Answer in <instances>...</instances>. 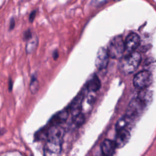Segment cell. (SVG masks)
I'll return each instance as SVG.
<instances>
[{
  "label": "cell",
  "instance_id": "obj_3",
  "mask_svg": "<svg viewBox=\"0 0 156 156\" xmlns=\"http://www.w3.org/2000/svg\"><path fill=\"white\" fill-rule=\"evenodd\" d=\"M147 105L139 98L136 97L130 101L126 110V115L132 120L138 117Z\"/></svg>",
  "mask_w": 156,
  "mask_h": 156
},
{
  "label": "cell",
  "instance_id": "obj_9",
  "mask_svg": "<svg viewBox=\"0 0 156 156\" xmlns=\"http://www.w3.org/2000/svg\"><path fill=\"white\" fill-rule=\"evenodd\" d=\"M140 43V38L135 33L130 34L126 38L125 41L126 51L127 52H132L138 48Z\"/></svg>",
  "mask_w": 156,
  "mask_h": 156
},
{
  "label": "cell",
  "instance_id": "obj_18",
  "mask_svg": "<svg viewBox=\"0 0 156 156\" xmlns=\"http://www.w3.org/2000/svg\"><path fill=\"white\" fill-rule=\"evenodd\" d=\"M73 124L75 125L76 127H80L85 122V116L82 113H80L77 116H73Z\"/></svg>",
  "mask_w": 156,
  "mask_h": 156
},
{
  "label": "cell",
  "instance_id": "obj_17",
  "mask_svg": "<svg viewBox=\"0 0 156 156\" xmlns=\"http://www.w3.org/2000/svg\"><path fill=\"white\" fill-rule=\"evenodd\" d=\"M137 97L144 102L146 105H147L152 99V93L148 90L142 89L141 91L138 93Z\"/></svg>",
  "mask_w": 156,
  "mask_h": 156
},
{
  "label": "cell",
  "instance_id": "obj_10",
  "mask_svg": "<svg viewBox=\"0 0 156 156\" xmlns=\"http://www.w3.org/2000/svg\"><path fill=\"white\" fill-rule=\"evenodd\" d=\"M61 143L47 140L44 147V154L45 155H58L62 151Z\"/></svg>",
  "mask_w": 156,
  "mask_h": 156
},
{
  "label": "cell",
  "instance_id": "obj_14",
  "mask_svg": "<svg viewBox=\"0 0 156 156\" xmlns=\"http://www.w3.org/2000/svg\"><path fill=\"white\" fill-rule=\"evenodd\" d=\"M93 93H95L88 92V94H87L84 96L82 102V111L87 112L88 111L89 108H92L95 100V96L93 95Z\"/></svg>",
  "mask_w": 156,
  "mask_h": 156
},
{
  "label": "cell",
  "instance_id": "obj_5",
  "mask_svg": "<svg viewBox=\"0 0 156 156\" xmlns=\"http://www.w3.org/2000/svg\"><path fill=\"white\" fill-rule=\"evenodd\" d=\"M65 130L59 125L51 126L48 129L47 140L62 144Z\"/></svg>",
  "mask_w": 156,
  "mask_h": 156
},
{
  "label": "cell",
  "instance_id": "obj_8",
  "mask_svg": "<svg viewBox=\"0 0 156 156\" xmlns=\"http://www.w3.org/2000/svg\"><path fill=\"white\" fill-rule=\"evenodd\" d=\"M130 138V133L127 128L116 130V135L115 143L117 148L124 147L129 141Z\"/></svg>",
  "mask_w": 156,
  "mask_h": 156
},
{
  "label": "cell",
  "instance_id": "obj_21",
  "mask_svg": "<svg viewBox=\"0 0 156 156\" xmlns=\"http://www.w3.org/2000/svg\"><path fill=\"white\" fill-rule=\"evenodd\" d=\"M32 36V34L30 30H28L26 31L25 33H24V40H25L27 41V40L28 39H29Z\"/></svg>",
  "mask_w": 156,
  "mask_h": 156
},
{
  "label": "cell",
  "instance_id": "obj_16",
  "mask_svg": "<svg viewBox=\"0 0 156 156\" xmlns=\"http://www.w3.org/2000/svg\"><path fill=\"white\" fill-rule=\"evenodd\" d=\"M132 119L129 118L128 116H127L126 115L121 117L116 122V126H115V129L116 130H118L122 129H125L127 128V127L129 126L130 124V121Z\"/></svg>",
  "mask_w": 156,
  "mask_h": 156
},
{
  "label": "cell",
  "instance_id": "obj_12",
  "mask_svg": "<svg viewBox=\"0 0 156 156\" xmlns=\"http://www.w3.org/2000/svg\"><path fill=\"white\" fill-rule=\"evenodd\" d=\"M69 110L65 108L62 111L58 112L55 115L52 116L49 121V124L51 126L55 125H60L61 123L64 122L68 117Z\"/></svg>",
  "mask_w": 156,
  "mask_h": 156
},
{
  "label": "cell",
  "instance_id": "obj_23",
  "mask_svg": "<svg viewBox=\"0 0 156 156\" xmlns=\"http://www.w3.org/2000/svg\"><path fill=\"white\" fill-rule=\"evenodd\" d=\"M10 24H11V25L10 26V29H12L13 28V27H14V24H15V23H14V21H11V23H10Z\"/></svg>",
  "mask_w": 156,
  "mask_h": 156
},
{
  "label": "cell",
  "instance_id": "obj_19",
  "mask_svg": "<svg viewBox=\"0 0 156 156\" xmlns=\"http://www.w3.org/2000/svg\"><path fill=\"white\" fill-rule=\"evenodd\" d=\"M38 88H39V85H38V82L37 79V78L34 76H33L31 79L30 82V85H29V90L30 91V92L32 94H35L38 90Z\"/></svg>",
  "mask_w": 156,
  "mask_h": 156
},
{
  "label": "cell",
  "instance_id": "obj_13",
  "mask_svg": "<svg viewBox=\"0 0 156 156\" xmlns=\"http://www.w3.org/2000/svg\"><path fill=\"white\" fill-rule=\"evenodd\" d=\"M101 83L99 79L96 74H93L87 82L85 88L88 92L96 93L101 88Z\"/></svg>",
  "mask_w": 156,
  "mask_h": 156
},
{
  "label": "cell",
  "instance_id": "obj_11",
  "mask_svg": "<svg viewBox=\"0 0 156 156\" xmlns=\"http://www.w3.org/2000/svg\"><path fill=\"white\" fill-rule=\"evenodd\" d=\"M101 147L102 153L104 155L110 156L115 154L116 146L115 141L109 139H105L101 143Z\"/></svg>",
  "mask_w": 156,
  "mask_h": 156
},
{
  "label": "cell",
  "instance_id": "obj_20",
  "mask_svg": "<svg viewBox=\"0 0 156 156\" xmlns=\"http://www.w3.org/2000/svg\"><path fill=\"white\" fill-rule=\"evenodd\" d=\"M106 1L107 0H93L91 1V4L94 6H99L104 4Z\"/></svg>",
  "mask_w": 156,
  "mask_h": 156
},
{
  "label": "cell",
  "instance_id": "obj_15",
  "mask_svg": "<svg viewBox=\"0 0 156 156\" xmlns=\"http://www.w3.org/2000/svg\"><path fill=\"white\" fill-rule=\"evenodd\" d=\"M38 43V38L35 35H32L29 39L27 40L26 44V51L29 54H32L36 49Z\"/></svg>",
  "mask_w": 156,
  "mask_h": 156
},
{
  "label": "cell",
  "instance_id": "obj_2",
  "mask_svg": "<svg viewBox=\"0 0 156 156\" xmlns=\"http://www.w3.org/2000/svg\"><path fill=\"white\" fill-rule=\"evenodd\" d=\"M141 57L139 52L133 51L129 53L122 62V69L127 74L134 72L141 62Z\"/></svg>",
  "mask_w": 156,
  "mask_h": 156
},
{
  "label": "cell",
  "instance_id": "obj_22",
  "mask_svg": "<svg viewBox=\"0 0 156 156\" xmlns=\"http://www.w3.org/2000/svg\"><path fill=\"white\" fill-rule=\"evenodd\" d=\"M35 15H36V12H35V11H33V12L30 13V16H29V21H30V22H32V21H34V18H35Z\"/></svg>",
  "mask_w": 156,
  "mask_h": 156
},
{
  "label": "cell",
  "instance_id": "obj_6",
  "mask_svg": "<svg viewBox=\"0 0 156 156\" xmlns=\"http://www.w3.org/2000/svg\"><path fill=\"white\" fill-rule=\"evenodd\" d=\"M109 54L107 49L104 48H100L97 52L95 58L94 64L97 69L102 70L107 67L109 62Z\"/></svg>",
  "mask_w": 156,
  "mask_h": 156
},
{
  "label": "cell",
  "instance_id": "obj_4",
  "mask_svg": "<svg viewBox=\"0 0 156 156\" xmlns=\"http://www.w3.org/2000/svg\"><path fill=\"white\" fill-rule=\"evenodd\" d=\"M152 74L147 71L143 70L138 73L133 77V85L139 89H146L152 82Z\"/></svg>",
  "mask_w": 156,
  "mask_h": 156
},
{
  "label": "cell",
  "instance_id": "obj_7",
  "mask_svg": "<svg viewBox=\"0 0 156 156\" xmlns=\"http://www.w3.org/2000/svg\"><path fill=\"white\" fill-rule=\"evenodd\" d=\"M85 94L83 92H80L72 101L69 105V110L72 116H76L82 111V102Z\"/></svg>",
  "mask_w": 156,
  "mask_h": 156
},
{
  "label": "cell",
  "instance_id": "obj_1",
  "mask_svg": "<svg viewBox=\"0 0 156 156\" xmlns=\"http://www.w3.org/2000/svg\"><path fill=\"white\" fill-rule=\"evenodd\" d=\"M107 51L110 58L113 59L121 58L126 51L125 41L122 36L118 35L113 38L107 46Z\"/></svg>",
  "mask_w": 156,
  "mask_h": 156
}]
</instances>
